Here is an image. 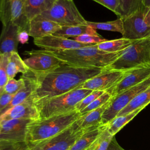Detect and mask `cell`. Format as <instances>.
<instances>
[{
  "instance_id": "cell-26",
  "label": "cell",
  "mask_w": 150,
  "mask_h": 150,
  "mask_svg": "<svg viewBox=\"0 0 150 150\" xmlns=\"http://www.w3.org/2000/svg\"><path fill=\"white\" fill-rule=\"evenodd\" d=\"M144 8V0H119V5L115 14L124 19Z\"/></svg>"
},
{
  "instance_id": "cell-5",
  "label": "cell",
  "mask_w": 150,
  "mask_h": 150,
  "mask_svg": "<svg viewBox=\"0 0 150 150\" xmlns=\"http://www.w3.org/2000/svg\"><path fill=\"white\" fill-rule=\"evenodd\" d=\"M150 66V36L138 40L106 70H126Z\"/></svg>"
},
{
  "instance_id": "cell-18",
  "label": "cell",
  "mask_w": 150,
  "mask_h": 150,
  "mask_svg": "<svg viewBox=\"0 0 150 150\" xmlns=\"http://www.w3.org/2000/svg\"><path fill=\"white\" fill-rule=\"evenodd\" d=\"M61 27L59 24L39 15L29 22V35L33 39L40 38L52 35Z\"/></svg>"
},
{
  "instance_id": "cell-39",
  "label": "cell",
  "mask_w": 150,
  "mask_h": 150,
  "mask_svg": "<svg viewBox=\"0 0 150 150\" xmlns=\"http://www.w3.org/2000/svg\"><path fill=\"white\" fill-rule=\"evenodd\" d=\"M29 31L26 30H19L18 33V40L19 42L22 45L28 43L29 40Z\"/></svg>"
},
{
  "instance_id": "cell-9",
  "label": "cell",
  "mask_w": 150,
  "mask_h": 150,
  "mask_svg": "<svg viewBox=\"0 0 150 150\" xmlns=\"http://www.w3.org/2000/svg\"><path fill=\"white\" fill-rule=\"evenodd\" d=\"M25 0H0V21L2 26L15 23L19 30L29 31V21L23 13Z\"/></svg>"
},
{
  "instance_id": "cell-1",
  "label": "cell",
  "mask_w": 150,
  "mask_h": 150,
  "mask_svg": "<svg viewBox=\"0 0 150 150\" xmlns=\"http://www.w3.org/2000/svg\"><path fill=\"white\" fill-rule=\"evenodd\" d=\"M104 70L96 67H77L63 63L45 71L37 72L28 70L21 77L32 83L33 91L30 97L36 104L79 87Z\"/></svg>"
},
{
  "instance_id": "cell-43",
  "label": "cell",
  "mask_w": 150,
  "mask_h": 150,
  "mask_svg": "<svg viewBox=\"0 0 150 150\" xmlns=\"http://www.w3.org/2000/svg\"><path fill=\"white\" fill-rule=\"evenodd\" d=\"M144 5L145 8H149L150 6V0H144Z\"/></svg>"
},
{
  "instance_id": "cell-40",
  "label": "cell",
  "mask_w": 150,
  "mask_h": 150,
  "mask_svg": "<svg viewBox=\"0 0 150 150\" xmlns=\"http://www.w3.org/2000/svg\"><path fill=\"white\" fill-rule=\"evenodd\" d=\"M107 150H125L122 146L120 145L117 141L116 140L115 135L111 139L110 144Z\"/></svg>"
},
{
  "instance_id": "cell-30",
  "label": "cell",
  "mask_w": 150,
  "mask_h": 150,
  "mask_svg": "<svg viewBox=\"0 0 150 150\" xmlns=\"http://www.w3.org/2000/svg\"><path fill=\"white\" fill-rule=\"evenodd\" d=\"M114 136L110 133L105 125V127L103 132L93 144V150H107Z\"/></svg>"
},
{
  "instance_id": "cell-29",
  "label": "cell",
  "mask_w": 150,
  "mask_h": 150,
  "mask_svg": "<svg viewBox=\"0 0 150 150\" xmlns=\"http://www.w3.org/2000/svg\"><path fill=\"white\" fill-rule=\"evenodd\" d=\"M87 26L96 30H103L111 32H117L121 34L124 32L123 21L121 18H118L113 21L105 22H94L87 21Z\"/></svg>"
},
{
  "instance_id": "cell-4",
  "label": "cell",
  "mask_w": 150,
  "mask_h": 150,
  "mask_svg": "<svg viewBox=\"0 0 150 150\" xmlns=\"http://www.w3.org/2000/svg\"><path fill=\"white\" fill-rule=\"evenodd\" d=\"M92 91L76 88L35 105L39 111L40 119H43L76 110V105Z\"/></svg>"
},
{
  "instance_id": "cell-45",
  "label": "cell",
  "mask_w": 150,
  "mask_h": 150,
  "mask_svg": "<svg viewBox=\"0 0 150 150\" xmlns=\"http://www.w3.org/2000/svg\"><path fill=\"white\" fill-rule=\"evenodd\" d=\"M1 128H2V126H1V124L0 123V134H1Z\"/></svg>"
},
{
  "instance_id": "cell-3",
  "label": "cell",
  "mask_w": 150,
  "mask_h": 150,
  "mask_svg": "<svg viewBox=\"0 0 150 150\" xmlns=\"http://www.w3.org/2000/svg\"><path fill=\"white\" fill-rule=\"evenodd\" d=\"M81 115L77 110L47 118L32 120L26 126L25 142L28 145L52 137L70 127Z\"/></svg>"
},
{
  "instance_id": "cell-36",
  "label": "cell",
  "mask_w": 150,
  "mask_h": 150,
  "mask_svg": "<svg viewBox=\"0 0 150 150\" xmlns=\"http://www.w3.org/2000/svg\"><path fill=\"white\" fill-rule=\"evenodd\" d=\"M14 95L6 93L4 90H0V113L8 106Z\"/></svg>"
},
{
  "instance_id": "cell-37",
  "label": "cell",
  "mask_w": 150,
  "mask_h": 150,
  "mask_svg": "<svg viewBox=\"0 0 150 150\" xmlns=\"http://www.w3.org/2000/svg\"><path fill=\"white\" fill-rule=\"evenodd\" d=\"M108 9L112 11L114 13H116L117 9L119 5V0H93Z\"/></svg>"
},
{
  "instance_id": "cell-16",
  "label": "cell",
  "mask_w": 150,
  "mask_h": 150,
  "mask_svg": "<svg viewBox=\"0 0 150 150\" xmlns=\"http://www.w3.org/2000/svg\"><path fill=\"white\" fill-rule=\"evenodd\" d=\"M149 76L150 66L134 69L120 82L110 88L106 91L111 96V97H114L127 89L141 83Z\"/></svg>"
},
{
  "instance_id": "cell-42",
  "label": "cell",
  "mask_w": 150,
  "mask_h": 150,
  "mask_svg": "<svg viewBox=\"0 0 150 150\" xmlns=\"http://www.w3.org/2000/svg\"><path fill=\"white\" fill-rule=\"evenodd\" d=\"M15 150H30V148L26 142H19Z\"/></svg>"
},
{
  "instance_id": "cell-10",
  "label": "cell",
  "mask_w": 150,
  "mask_h": 150,
  "mask_svg": "<svg viewBox=\"0 0 150 150\" xmlns=\"http://www.w3.org/2000/svg\"><path fill=\"white\" fill-rule=\"evenodd\" d=\"M133 70L134 69L126 70H110L104 69L100 74L88 80L77 88H86L93 91H106L110 88L120 82Z\"/></svg>"
},
{
  "instance_id": "cell-21",
  "label": "cell",
  "mask_w": 150,
  "mask_h": 150,
  "mask_svg": "<svg viewBox=\"0 0 150 150\" xmlns=\"http://www.w3.org/2000/svg\"><path fill=\"white\" fill-rule=\"evenodd\" d=\"M109 101L101 107L81 115L80 118L76 120L77 124L81 128H86L101 125L102 115L108 105Z\"/></svg>"
},
{
  "instance_id": "cell-35",
  "label": "cell",
  "mask_w": 150,
  "mask_h": 150,
  "mask_svg": "<svg viewBox=\"0 0 150 150\" xmlns=\"http://www.w3.org/2000/svg\"><path fill=\"white\" fill-rule=\"evenodd\" d=\"M8 55L9 54L2 55L0 63V90L4 88L9 80L6 72V64Z\"/></svg>"
},
{
  "instance_id": "cell-46",
  "label": "cell",
  "mask_w": 150,
  "mask_h": 150,
  "mask_svg": "<svg viewBox=\"0 0 150 150\" xmlns=\"http://www.w3.org/2000/svg\"><path fill=\"white\" fill-rule=\"evenodd\" d=\"M2 55L0 54V63H1V59H2Z\"/></svg>"
},
{
  "instance_id": "cell-14",
  "label": "cell",
  "mask_w": 150,
  "mask_h": 150,
  "mask_svg": "<svg viewBox=\"0 0 150 150\" xmlns=\"http://www.w3.org/2000/svg\"><path fill=\"white\" fill-rule=\"evenodd\" d=\"M34 44L44 50L61 51L93 46L95 44L83 43L73 39L57 36L53 35L46 36L40 38L34 39Z\"/></svg>"
},
{
  "instance_id": "cell-22",
  "label": "cell",
  "mask_w": 150,
  "mask_h": 150,
  "mask_svg": "<svg viewBox=\"0 0 150 150\" xmlns=\"http://www.w3.org/2000/svg\"><path fill=\"white\" fill-rule=\"evenodd\" d=\"M53 35L69 38L84 35L100 36L95 29L87 25H77L70 26H62Z\"/></svg>"
},
{
  "instance_id": "cell-44",
  "label": "cell",
  "mask_w": 150,
  "mask_h": 150,
  "mask_svg": "<svg viewBox=\"0 0 150 150\" xmlns=\"http://www.w3.org/2000/svg\"><path fill=\"white\" fill-rule=\"evenodd\" d=\"M93 145V144H92ZM86 150H93V146L91 145L88 149H86Z\"/></svg>"
},
{
  "instance_id": "cell-12",
  "label": "cell",
  "mask_w": 150,
  "mask_h": 150,
  "mask_svg": "<svg viewBox=\"0 0 150 150\" xmlns=\"http://www.w3.org/2000/svg\"><path fill=\"white\" fill-rule=\"evenodd\" d=\"M28 57L23 59L29 70L33 71L42 72L54 68L64 62L43 50H32L25 52Z\"/></svg>"
},
{
  "instance_id": "cell-38",
  "label": "cell",
  "mask_w": 150,
  "mask_h": 150,
  "mask_svg": "<svg viewBox=\"0 0 150 150\" xmlns=\"http://www.w3.org/2000/svg\"><path fill=\"white\" fill-rule=\"evenodd\" d=\"M18 143L0 141V150H15Z\"/></svg>"
},
{
  "instance_id": "cell-19",
  "label": "cell",
  "mask_w": 150,
  "mask_h": 150,
  "mask_svg": "<svg viewBox=\"0 0 150 150\" xmlns=\"http://www.w3.org/2000/svg\"><path fill=\"white\" fill-rule=\"evenodd\" d=\"M56 0H25L23 13L30 22L49 9Z\"/></svg>"
},
{
  "instance_id": "cell-25",
  "label": "cell",
  "mask_w": 150,
  "mask_h": 150,
  "mask_svg": "<svg viewBox=\"0 0 150 150\" xmlns=\"http://www.w3.org/2000/svg\"><path fill=\"white\" fill-rule=\"evenodd\" d=\"M28 70V67L18 52H13L9 54L6 64V72L9 79H13L18 73H21L23 74Z\"/></svg>"
},
{
  "instance_id": "cell-33",
  "label": "cell",
  "mask_w": 150,
  "mask_h": 150,
  "mask_svg": "<svg viewBox=\"0 0 150 150\" xmlns=\"http://www.w3.org/2000/svg\"><path fill=\"white\" fill-rule=\"evenodd\" d=\"M105 91H97L94 90L90 94L84 97L81 101H80L76 105V110L79 111L83 110L87 106H88L90 103H91L94 100L100 97L101 94H103Z\"/></svg>"
},
{
  "instance_id": "cell-11",
  "label": "cell",
  "mask_w": 150,
  "mask_h": 150,
  "mask_svg": "<svg viewBox=\"0 0 150 150\" xmlns=\"http://www.w3.org/2000/svg\"><path fill=\"white\" fill-rule=\"evenodd\" d=\"M145 8L139 9L122 19V38L131 40H139L150 36V26H148L144 20Z\"/></svg>"
},
{
  "instance_id": "cell-27",
  "label": "cell",
  "mask_w": 150,
  "mask_h": 150,
  "mask_svg": "<svg viewBox=\"0 0 150 150\" xmlns=\"http://www.w3.org/2000/svg\"><path fill=\"white\" fill-rule=\"evenodd\" d=\"M142 110V108H139L125 115L117 116L106 125L107 129L111 135H115L117 132H118Z\"/></svg>"
},
{
  "instance_id": "cell-2",
  "label": "cell",
  "mask_w": 150,
  "mask_h": 150,
  "mask_svg": "<svg viewBox=\"0 0 150 150\" xmlns=\"http://www.w3.org/2000/svg\"><path fill=\"white\" fill-rule=\"evenodd\" d=\"M127 49L128 48L115 53H107L99 50L97 44H95L88 47L66 50H45L66 64L81 67L105 69Z\"/></svg>"
},
{
  "instance_id": "cell-13",
  "label": "cell",
  "mask_w": 150,
  "mask_h": 150,
  "mask_svg": "<svg viewBox=\"0 0 150 150\" xmlns=\"http://www.w3.org/2000/svg\"><path fill=\"white\" fill-rule=\"evenodd\" d=\"M32 120L13 119L1 122L0 141L18 143L25 142L26 126Z\"/></svg>"
},
{
  "instance_id": "cell-41",
  "label": "cell",
  "mask_w": 150,
  "mask_h": 150,
  "mask_svg": "<svg viewBox=\"0 0 150 150\" xmlns=\"http://www.w3.org/2000/svg\"><path fill=\"white\" fill-rule=\"evenodd\" d=\"M144 20L146 25L150 26V6L149 8H145Z\"/></svg>"
},
{
  "instance_id": "cell-32",
  "label": "cell",
  "mask_w": 150,
  "mask_h": 150,
  "mask_svg": "<svg viewBox=\"0 0 150 150\" xmlns=\"http://www.w3.org/2000/svg\"><path fill=\"white\" fill-rule=\"evenodd\" d=\"M25 84V80L21 77L19 80H16L14 78L9 79L6 84L4 87V90L5 93L15 95L16 94Z\"/></svg>"
},
{
  "instance_id": "cell-15",
  "label": "cell",
  "mask_w": 150,
  "mask_h": 150,
  "mask_svg": "<svg viewBox=\"0 0 150 150\" xmlns=\"http://www.w3.org/2000/svg\"><path fill=\"white\" fill-rule=\"evenodd\" d=\"M13 119H40L39 111L31 98L23 103L14 106L0 115V123Z\"/></svg>"
},
{
  "instance_id": "cell-6",
  "label": "cell",
  "mask_w": 150,
  "mask_h": 150,
  "mask_svg": "<svg viewBox=\"0 0 150 150\" xmlns=\"http://www.w3.org/2000/svg\"><path fill=\"white\" fill-rule=\"evenodd\" d=\"M61 26L87 25L73 0H56L52 6L40 15Z\"/></svg>"
},
{
  "instance_id": "cell-28",
  "label": "cell",
  "mask_w": 150,
  "mask_h": 150,
  "mask_svg": "<svg viewBox=\"0 0 150 150\" xmlns=\"http://www.w3.org/2000/svg\"><path fill=\"white\" fill-rule=\"evenodd\" d=\"M25 81V86L16 93L14 95L12 100L10 102V103L8 105V106L0 113V115L7 111L8 110L11 108L12 107L19 105L29 98H30L33 91V86L32 83L28 79L22 77Z\"/></svg>"
},
{
  "instance_id": "cell-34",
  "label": "cell",
  "mask_w": 150,
  "mask_h": 150,
  "mask_svg": "<svg viewBox=\"0 0 150 150\" xmlns=\"http://www.w3.org/2000/svg\"><path fill=\"white\" fill-rule=\"evenodd\" d=\"M73 39L80 43L88 44H98L107 40L101 36H95L90 35H84L74 37Z\"/></svg>"
},
{
  "instance_id": "cell-17",
  "label": "cell",
  "mask_w": 150,
  "mask_h": 150,
  "mask_svg": "<svg viewBox=\"0 0 150 150\" xmlns=\"http://www.w3.org/2000/svg\"><path fill=\"white\" fill-rule=\"evenodd\" d=\"M19 27L15 23L2 26L0 34V54L18 52Z\"/></svg>"
},
{
  "instance_id": "cell-31",
  "label": "cell",
  "mask_w": 150,
  "mask_h": 150,
  "mask_svg": "<svg viewBox=\"0 0 150 150\" xmlns=\"http://www.w3.org/2000/svg\"><path fill=\"white\" fill-rule=\"evenodd\" d=\"M111 98V96L107 91H105L103 94H101L100 97L94 100L91 103H90L88 106L84 108L83 110H81L80 112V114L84 115L91 111L96 110L103 105L108 102Z\"/></svg>"
},
{
  "instance_id": "cell-8",
  "label": "cell",
  "mask_w": 150,
  "mask_h": 150,
  "mask_svg": "<svg viewBox=\"0 0 150 150\" xmlns=\"http://www.w3.org/2000/svg\"><path fill=\"white\" fill-rule=\"evenodd\" d=\"M150 86V76L141 83L130 87L120 94L112 97L102 115L101 125H107L117 117L119 112L127 105L138 94Z\"/></svg>"
},
{
  "instance_id": "cell-20",
  "label": "cell",
  "mask_w": 150,
  "mask_h": 150,
  "mask_svg": "<svg viewBox=\"0 0 150 150\" xmlns=\"http://www.w3.org/2000/svg\"><path fill=\"white\" fill-rule=\"evenodd\" d=\"M105 127V125L92 127L86 131L69 150H86L97 139Z\"/></svg>"
},
{
  "instance_id": "cell-24",
  "label": "cell",
  "mask_w": 150,
  "mask_h": 150,
  "mask_svg": "<svg viewBox=\"0 0 150 150\" xmlns=\"http://www.w3.org/2000/svg\"><path fill=\"white\" fill-rule=\"evenodd\" d=\"M150 103V86L138 94L130 103L121 110L117 116L125 115L136 110L145 108Z\"/></svg>"
},
{
  "instance_id": "cell-7",
  "label": "cell",
  "mask_w": 150,
  "mask_h": 150,
  "mask_svg": "<svg viewBox=\"0 0 150 150\" xmlns=\"http://www.w3.org/2000/svg\"><path fill=\"white\" fill-rule=\"evenodd\" d=\"M90 128H81L77 124L76 121L70 127L59 134L28 146L30 150H69L75 142Z\"/></svg>"
},
{
  "instance_id": "cell-23",
  "label": "cell",
  "mask_w": 150,
  "mask_h": 150,
  "mask_svg": "<svg viewBox=\"0 0 150 150\" xmlns=\"http://www.w3.org/2000/svg\"><path fill=\"white\" fill-rule=\"evenodd\" d=\"M137 40H131L122 38L115 40H107L97 44V48L101 51L107 53H115L128 48Z\"/></svg>"
}]
</instances>
